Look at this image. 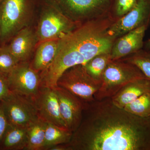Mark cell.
I'll return each instance as SVG.
<instances>
[{"instance_id":"28","label":"cell","mask_w":150,"mask_h":150,"mask_svg":"<svg viewBox=\"0 0 150 150\" xmlns=\"http://www.w3.org/2000/svg\"><path fill=\"white\" fill-rule=\"evenodd\" d=\"M144 48L150 50V38L144 43Z\"/></svg>"},{"instance_id":"23","label":"cell","mask_w":150,"mask_h":150,"mask_svg":"<svg viewBox=\"0 0 150 150\" xmlns=\"http://www.w3.org/2000/svg\"><path fill=\"white\" fill-rule=\"evenodd\" d=\"M20 62L11 53L7 46L0 48V75L6 78Z\"/></svg>"},{"instance_id":"2","label":"cell","mask_w":150,"mask_h":150,"mask_svg":"<svg viewBox=\"0 0 150 150\" xmlns=\"http://www.w3.org/2000/svg\"><path fill=\"white\" fill-rule=\"evenodd\" d=\"M115 21L110 14L80 25L59 39L55 59L40 74L43 85L55 87L67 69L85 65L98 54L110 53L116 39L109 35L108 30Z\"/></svg>"},{"instance_id":"9","label":"cell","mask_w":150,"mask_h":150,"mask_svg":"<svg viewBox=\"0 0 150 150\" xmlns=\"http://www.w3.org/2000/svg\"><path fill=\"white\" fill-rule=\"evenodd\" d=\"M11 91L34 99L42 86L40 73L28 62H20L7 78Z\"/></svg>"},{"instance_id":"26","label":"cell","mask_w":150,"mask_h":150,"mask_svg":"<svg viewBox=\"0 0 150 150\" xmlns=\"http://www.w3.org/2000/svg\"><path fill=\"white\" fill-rule=\"evenodd\" d=\"M8 122L4 112L1 103L0 101V141L8 126Z\"/></svg>"},{"instance_id":"12","label":"cell","mask_w":150,"mask_h":150,"mask_svg":"<svg viewBox=\"0 0 150 150\" xmlns=\"http://www.w3.org/2000/svg\"><path fill=\"white\" fill-rule=\"evenodd\" d=\"M60 112L67 129L74 133L79 128L83 119L84 104L65 89L56 86Z\"/></svg>"},{"instance_id":"17","label":"cell","mask_w":150,"mask_h":150,"mask_svg":"<svg viewBox=\"0 0 150 150\" xmlns=\"http://www.w3.org/2000/svg\"><path fill=\"white\" fill-rule=\"evenodd\" d=\"M27 128L8 124L0 141V150H26Z\"/></svg>"},{"instance_id":"13","label":"cell","mask_w":150,"mask_h":150,"mask_svg":"<svg viewBox=\"0 0 150 150\" xmlns=\"http://www.w3.org/2000/svg\"><path fill=\"white\" fill-rule=\"evenodd\" d=\"M149 25H145L116 38L110 55L112 60H118L134 54L144 48V37Z\"/></svg>"},{"instance_id":"11","label":"cell","mask_w":150,"mask_h":150,"mask_svg":"<svg viewBox=\"0 0 150 150\" xmlns=\"http://www.w3.org/2000/svg\"><path fill=\"white\" fill-rule=\"evenodd\" d=\"M33 100L39 118L47 123L67 128L61 115L58 97L54 88L42 85L39 92Z\"/></svg>"},{"instance_id":"29","label":"cell","mask_w":150,"mask_h":150,"mask_svg":"<svg viewBox=\"0 0 150 150\" xmlns=\"http://www.w3.org/2000/svg\"><path fill=\"white\" fill-rule=\"evenodd\" d=\"M1 43V32H0V43ZM1 48V47H0Z\"/></svg>"},{"instance_id":"1","label":"cell","mask_w":150,"mask_h":150,"mask_svg":"<svg viewBox=\"0 0 150 150\" xmlns=\"http://www.w3.org/2000/svg\"><path fill=\"white\" fill-rule=\"evenodd\" d=\"M68 144L71 150H150V117L119 108L111 98L95 100L85 105Z\"/></svg>"},{"instance_id":"27","label":"cell","mask_w":150,"mask_h":150,"mask_svg":"<svg viewBox=\"0 0 150 150\" xmlns=\"http://www.w3.org/2000/svg\"><path fill=\"white\" fill-rule=\"evenodd\" d=\"M49 150H71L68 144L56 145L49 149Z\"/></svg>"},{"instance_id":"30","label":"cell","mask_w":150,"mask_h":150,"mask_svg":"<svg viewBox=\"0 0 150 150\" xmlns=\"http://www.w3.org/2000/svg\"><path fill=\"white\" fill-rule=\"evenodd\" d=\"M2 1V0H0V3H1V2Z\"/></svg>"},{"instance_id":"18","label":"cell","mask_w":150,"mask_h":150,"mask_svg":"<svg viewBox=\"0 0 150 150\" xmlns=\"http://www.w3.org/2000/svg\"><path fill=\"white\" fill-rule=\"evenodd\" d=\"M73 134L67 128L47 123L43 150H49L56 145L68 144L71 141Z\"/></svg>"},{"instance_id":"4","label":"cell","mask_w":150,"mask_h":150,"mask_svg":"<svg viewBox=\"0 0 150 150\" xmlns=\"http://www.w3.org/2000/svg\"><path fill=\"white\" fill-rule=\"evenodd\" d=\"M146 78L135 65L121 59L111 60L105 70L100 88L95 94V100L112 97L128 84Z\"/></svg>"},{"instance_id":"15","label":"cell","mask_w":150,"mask_h":150,"mask_svg":"<svg viewBox=\"0 0 150 150\" xmlns=\"http://www.w3.org/2000/svg\"><path fill=\"white\" fill-rule=\"evenodd\" d=\"M150 92V79L143 78L128 84L111 98L114 105L123 108L142 95Z\"/></svg>"},{"instance_id":"16","label":"cell","mask_w":150,"mask_h":150,"mask_svg":"<svg viewBox=\"0 0 150 150\" xmlns=\"http://www.w3.org/2000/svg\"><path fill=\"white\" fill-rule=\"evenodd\" d=\"M59 40H46L38 43L34 59L30 64L34 70L42 73L50 66L56 57Z\"/></svg>"},{"instance_id":"5","label":"cell","mask_w":150,"mask_h":150,"mask_svg":"<svg viewBox=\"0 0 150 150\" xmlns=\"http://www.w3.org/2000/svg\"><path fill=\"white\" fill-rule=\"evenodd\" d=\"M80 24L110 14V0H43Z\"/></svg>"},{"instance_id":"25","label":"cell","mask_w":150,"mask_h":150,"mask_svg":"<svg viewBox=\"0 0 150 150\" xmlns=\"http://www.w3.org/2000/svg\"><path fill=\"white\" fill-rule=\"evenodd\" d=\"M10 92L7 78L0 75V101L6 97Z\"/></svg>"},{"instance_id":"19","label":"cell","mask_w":150,"mask_h":150,"mask_svg":"<svg viewBox=\"0 0 150 150\" xmlns=\"http://www.w3.org/2000/svg\"><path fill=\"white\" fill-rule=\"evenodd\" d=\"M46 123L39 118L28 127L26 150H43Z\"/></svg>"},{"instance_id":"3","label":"cell","mask_w":150,"mask_h":150,"mask_svg":"<svg viewBox=\"0 0 150 150\" xmlns=\"http://www.w3.org/2000/svg\"><path fill=\"white\" fill-rule=\"evenodd\" d=\"M35 0H2L0 3L1 43L11 40L21 30L30 26Z\"/></svg>"},{"instance_id":"20","label":"cell","mask_w":150,"mask_h":150,"mask_svg":"<svg viewBox=\"0 0 150 150\" xmlns=\"http://www.w3.org/2000/svg\"><path fill=\"white\" fill-rule=\"evenodd\" d=\"M111 60L110 53H103L94 56L84 65L92 77L101 81L105 70Z\"/></svg>"},{"instance_id":"14","label":"cell","mask_w":150,"mask_h":150,"mask_svg":"<svg viewBox=\"0 0 150 150\" xmlns=\"http://www.w3.org/2000/svg\"><path fill=\"white\" fill-rule=\"evenodd\" d=\"M7 45L9 50L20 62H28L38 43L35 30L30 26L21 30Z\"/></svg>"},{"instance_id":"10","label":"cell","mask_w":150,"mask_h":150,"mask_svg":"<svg viewBox=\"0 0 150 150\" xmlns=\"http://www.w3.org/2000/svg\"><path fill=\"white\" fill-rule=\"evenodd\" d=\"M150 23V0H140L136 6L116 20L108 33L116 39L127 33Z\"/></svg>"},{"instance_id":"6","label":"cell","mask_w":150,"mask_h":150,"mask_svg":"<svg viewBox=\"0 0 150 150\" xmlns=\"http://www.w3.org/2000/svg\"><path fill=\"white\" fill-rule=\"evenodd\" d=\"M101 83V81L89 74L84 65L79 64L66 70L57 81V86L72 94L85 105L95 100V94Z\"/></svg>"},{"instance_id":"7","label":"cell","mask_w":150,"mask_h":150,"mask_svg":"<svg viewBox=\"0 0 150 150\" xmlns=\"http://www.w3.org/2000/svg\"><path fill=\"white\" fill-rule=\"evenodd\" d=\"M43 1L35 30L38 43L61 39L81 25L70 20L51 4Z\"/></svg>"},{"instance_id":"21","label":"cell","mask_w":150,"mask_h":150,"mask_svg":"<svg viewBox=\"0 0 150 150\" xmlns=\"http://www.w3.org/2000/svg\"><path fill=\"white\" fill-rule=\"evenodd\" d=\"M121 59L135 65L150 79V50L143 48Z\"/></svg>"},{"instance_id":"24","label":"cell","mask_w":150,"mask_h":150,"mask_svg":"<svg viewBox=\"0 0 150 150\" xmlns=\"http://www.w3.org/2000/svg\"><path fill=\"white\" fill-rule=\"evenodd\" d=\"M139 1L110 0V14L116 20L135 7Z\"/></svg>"},{"instance_id":"22","label":"cell","mask_w":150,"mask_h":150,"mask_svg":"<svg viewBox=\"0 0 150 150\" xmlns=\"http://www.w3.org/2000/svg\"><path fill=\"white\" fill-rule=\"evenodd\" d=\"M134 115L147 118L150 117V92L142 95L123 108Z\"/></svg>"},{"instance_id":"8","label":"cell","mask_w":150,"mask_h":150,"mask_svg":"<svg viewBox=\"0 0 150 150\" xmlns=\"http://www.w3.org/2000/svg\"><path fill=\"white\" fill-rule=\"evenodd\" d=\"M1 103L11 125L28 128L40 118L33 100L27 97L11 91Z\"/></svg>"}]
</instances>
